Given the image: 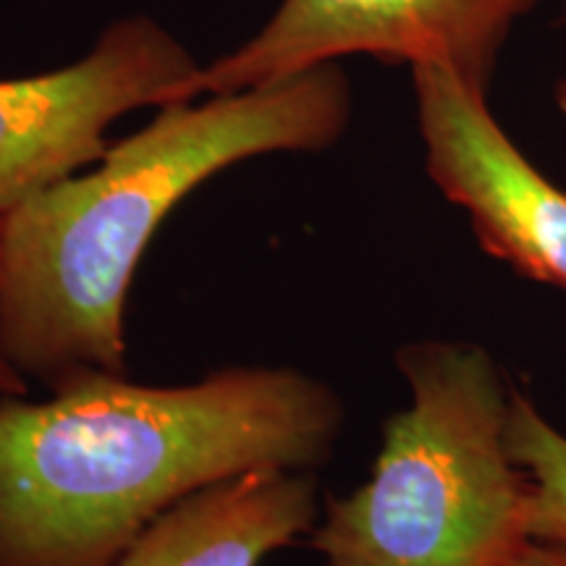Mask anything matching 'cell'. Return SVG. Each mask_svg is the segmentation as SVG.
Instances as JSON below:
<instances>
[{
	"mask_svg": "<svg viewBox=\"0 0 566 566\" xmlns=\"http://www.w3.org/2000/svg\"><path fill=\"white\" fill-rule=\"evenodd\" d=\"M195 55L150 17L113 21L80 61L0 82V221L84 171L108 150L126 113L195 101Z\"/></svg>",
	"mask_w": 566,
	"mask_h": 566,
	"instance_id": "obj_5",
	"label": "cell"
},
{
	"mask_svg": "<svg viewBox=\"0 0 566 566\" xmlns=\"http://www.w3.org/2000/svg\"><path fill=\"white\" fill-rule=\"evenodd\" d=\"M352 122L338 63L260 87L160 105L97 163L0 221V344L51 391L124 373V307L139 260L184 197L237 163L323 153Z\"/></svg>",
	"mask_w": 566,
	"mask_h": 566,
	"instance_id": "obj_2",
	"label": "cell"
},
{
	"mask_svg": "<svg viewBox=\"0 0 566 566\" xmlns=\"http://www.w3.org/2000/svg\"><path fill=\"white\" fill-rule=\"evenodd\" d=\"M409 405L384 428L373 475L310 533L323 566H504L527 541L530 483L506 446L512 391L478 344L396 352Z\"/></svg>",
	"mask_w": 566,
	"mask_h": 566,
	"instance_id": "obj_3",
	"label": "cell"
},
{
	"mask_svg": "<svg viewBox=\"0 0 566 566\" xmlns=\"http://www.w3.org/2000/svg\"><path fill=\"white\" fill-rule=\"evenodd\" d=\"M409 69L430 179L491 258L566 292V187L514 145L485 92L438 63Z\"/></svg>",
	"mask_w": 566,
	"mask_h": 566,
	"instance_id": "obj_6",
	"label": "cell"
},
{
	"mask_svg": "<svg viewBox=\"0 0 566 566\" xmlns=\"http://www.w3.org/2000/svg\"><path fill=\"white\" fill-rule=\"evenodd\" d=\"M558 24H566V0H564V6H562V13H558Z\"/></svg>",
	"mask_w": 566,
	"mask_h": 566,
	"instance_id": "obj_12",
	"label": "cell"
},
{
	"mask_svg": "<svg viewBox=\"0 0 566 566\" xmlns=\"http://www.w3.org/2000/svg\"><path fill=\"white\" fill-rule=\"evenodd\" d=\"M506 446L530 483L527 537L566 541V436L516 388L509 407Z\"/></svg>",
	"mask_w": 566,
	"mask_h": 566,
	"instance_id": "obj_8",
	"label": "cell"
},
{
	"mask_svg": "<svg viewBox=\"0 0 566 566\" xmlns=\"http://www.w3.org/2000/svg\"><path fill=\"white\" fill-rule=\"evenodd\" d=\"M504 566H566V541L527 537Z\"/></svg>",
	"mask_w": 566,
	"mask_h": 566,
	"instance_id": "obj_9",
	"label": "cell"
},
{
	"mask_svg": "<svg viewBox=\"0 0 566 566\" xmlns=\"http://www.w3.org/2000/svg\"><path fill=\"white\" fill-rule=\"evenodd\" d=\"M537 6L541 0H281L254 38L200 66L192 97L260 87L349 55L438 63L488 95L514 27Z\"/></svg>",
	"mask_w": 566,
	"mask_h": 566,
	"instance_id": "obj_4",
	"label": "cell"
},
{
	"mask_svg": "<svg viewBox=\"0 0 566 566\" xmlns=\"http://www.w3.org/2000/svg\"><path fill=\"white\" fill-rule=\"evenodd\" d=\"M317 520L313 472L260 467L184 495L113 566H260Z\"/></svg>",
	"mask_w": 566,
	"mask_h": 566,
	"instance_id": "obj_7",
	"label": "cell"
},
{
	"mask_svg": "<svg viewBox=\"0 0 566 566\" xmlns=\"http://www.w3.org/2000/svg\"><path fill=\"white\" fill-rule=\"evenodd\" d=\"M554 103H556L558 113H562V116L566 118V76H564V80L556 82V87H554Z\"/></svg>",
	"mask_w": 566,
	"mask_h": 566,
	"instance_id": "obj_11",
	"label": "cell"
},
{
	"mask_svg": "<svg viewBox=\"0 0 566 566\" xmlns=\"http://www.w3.org/2000/svg\"><path fill=\"white\" fill-rule=\"evenodd\" d=\"M342 428L334 388L283 365L0 399V566H113L184 495L260 467L313 472Z\"/></svg>",
	"mask_w": 566,
	"mask_h": 566,
	"instance_id": "obj_1",
	"label": "cell"
},
{
	"mask_svg": "<svg viewBox=\"0 0 566 566\" xmlns=\"http://www.w3.org/2000/svg\"><path fill=\"white\" fill-rule=\"evenodd\" d=\"M27 391H30L27 378L11 365L3 344H0V399H17V396H27Z\"/></svg>",
	"mask_w": 566,
	"mask_h": 566,
	"instance_id": "obj_10",
	"label": "cell"
}]
</instances>
